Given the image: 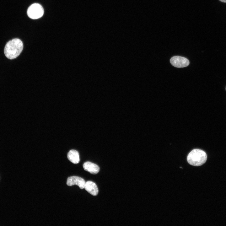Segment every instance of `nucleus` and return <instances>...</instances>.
Returning <instances> with one entry per match:
<instances>
[{
  "instance_id": "1",
  "label": "nucleus",
  "mask_w": 226,
  "mask_h": 226,
  "mask_svg": "<svg viewBox=\"0 0 226 226\" xmlns=\"http://www.w3.org/2000/svg\"><path fill=\"white\" fill-rule=\"evenodd\" d=\"M23 48L22 41L18 38L9 41L6 44L4 53L6 56L10 59L17 57L22 51Z\"/></svg>"
},
{
  "instance_id": "2",
  "label": "nucleus",
  "mask_w": 226,
  "mask_h": 226,
  "mask_svg": "<svg viewBox=\"0 0 226 226\" xmlns=\"http://www.w3.org/2000/svg\"><path fill=\"white\" fill-rule=\"evenodd\" d=\"M207 155L203 150L195 149L188 154L187 160L189 164L194 166H200L203 164L206 161Z\"/></svg>"
},
{
  "instance_id": "3",
  "label": "nucleus",
  "mask_w": 226,
  "mask_h": 226,
  "mask_svg": "<svg viewBox=\"0 0 226 226\" xmlns=\"http://www.w3.org/2000/svg\"><path fill=\"white\" fill-rule=\"evenodd\" d=\"M44 10L40 4L34 3L28 8L27 14L28 17L32 19H37L41 17L43 15Z\"/></svg>"
},
{
  "instance_id": "4",
  "label": "nucleus",
  "mask_w": 226,
  "mask_h": 226,
  "mask_svg": "<svg viewBox=\"0 0 226 226\" xmlns=\"http://www.w3.org/2000/svg\"><path fill=\"white\" fill-rule=\"evenodd\" d=\"M170 62L173 66L178 68L186 67L189 64V62L187 59L179 56L172 57L170 60Z\"/></svg>"
},
{
  "instance_id": "5",
  "label": "nucleus",
  "mask_w": 226,
  "mask_h": 226,
  "mask_svg": "<svg viewBox=\"0 0 226 226\" xmlns=\"http://www.w3.org/2000/svg\"><path fill=\"white\" fill-rule=\"evenodd\" d=\"M85 181L82 178L77 176L69 177L67 180V184L69 186L76 185L78 186L81 189L84 188Z\"/></svg>"
},
{
  "instance_id": "6",
  "label": "nucleus",
  "mask_w": 226,
  "mask_h": 226,
  "mask_svg": "<svg viewBox=\"0 0 226 226\" xmlns=\"http://www.w3.org/2000/svg\"><path fill=\"white\" fill-rule=\"evenodd\" d=\"M83 167L84 170L93 174H97L100 171V168L98 165L89 161L84 163Z\"/></svg>"
},
{
  "instance_id": "7",
  "label": "nucleus",
  "mask_w": 226,
  "mask_h": 226,
  "mask_svg": "<svg viewBox=\"0 0 226 226\" xmlns=\"http://www.w3.org/2000/svg\"><path fill=\"white\" fill-rule=\"evenodd\" d=\"M84 188L92 195L96 196L98 193V189L96 185L92 181H89L86 182Z\"/></svg>"
},
{
  "instance_id": "8",
  "label": "nucleus",
  "mask_w": 226,
  "mask_h": 226,
  "mask_svg": "<svg viewBox=\"0 0 226 226\" xmlns=\"http://www.w3.org/2000/svg\"><path fill=\"white\" fill-rule=\"evenodd\" d=\"M67 157L68 160L74 164H77L80 161L78 153L75 150L69 151L67 153Z\"/></svg>"
},
{
  "instance_id": "9",
  "label": "nucleus",
  "mask_w": 226,
  "mask_h": 226,
  "mask_svg": "<svg viewBox=\"0 0 226 226\" xmlns=\"http://www.w3.org/2000/svg\"><path fill=\"white\" fill-rule=\"evenodd\" d=\"M222 2L226 3V0H219Z\"/></svg>"
},
{
  "instance_id": "10",
  "label": "nucleus",
  "mask_w": 226,
  "mask_h": 226,
  "mask_svg": "<svg viewBox=\"0 0 226 226\" xmlns=\"http://www.w3.org/2000/svg\"></svg>"
}]
</instances>
